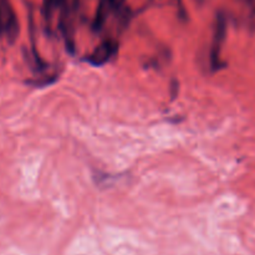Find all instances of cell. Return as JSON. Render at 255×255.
I'll return each mask as SVG.
<instances>
[{"label":"cell","mask_w":255,"mask_h":255,"mask_svg":"<svg viewBox=\"0 0 255 255\" xmlns=\"http://www.w3.org/2000/svg\"><path fill=\"white\" fill-rule=\"evenodd\" d=\"M227 17L223 11H219L216 17V25H214L213 41H212L211 52H209V62L213 71L223 69L224 64L222 62V45L227 36Z\"/></svg>","instance_id":"6da1fadb"},{"label":"cell","mask_w":255,"mask_h":255,"mask_svg":"<svg viewBox=\"0 0 255 255\" xmlns=\"http://www.w3.org/2000/svg\"><path fill=\"white\" fill-rule=\"evenodd\" d=\"M119 51V44L115 40L109 39L106 41L101 42L91 54L87 56L86 61L92 66H102V65L107 64L111 61L112 57Z\"/></svg>","instance_id":"7a4b0ae2"},{"label":"cell","mask_w":255,"mask_h":255,"mask_svg":"<svg viewBox=\"0 0 255 255\" xmlns=\"http://www.w3.org/2000/svg\"><path fill=\"white\" fill-rule=\"evenodd\" d=\"M174 1H176V5L178 6V10H179V12H181L182 17L186 16V11H184L183 4H182V0H174Z\"/></svg>","instance_id":"3957f363"},{"label":"cell","mask_w":255,"mask_h":255,"mask_svg":"<svg viewBox=\"0 0 255 255\" xmlns=\"http://www.w3.org/2000/svg\"><path fill=\"white\" fill-rule=\"evenodd\" d=\"M241 1H243L244 4H247L252 9H255V0H241Z\"/></svg>","instance_id":"277c9868"},{"label":"cell","mask_w":255,"mask_h":255,"mask_svg":"<svg viewBox=\"0 0 255 255\" xmlns=\"http://www.w3.org/2000/svg\"><path fill=\"white\" fill-rule=\"evenodd\" d=\"M197 1H198V2H203L204 0H197Z\"/></svg>","instance_id":"5b68a950"}]
</instances>
